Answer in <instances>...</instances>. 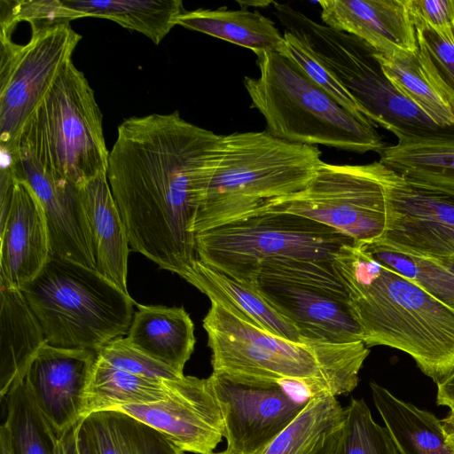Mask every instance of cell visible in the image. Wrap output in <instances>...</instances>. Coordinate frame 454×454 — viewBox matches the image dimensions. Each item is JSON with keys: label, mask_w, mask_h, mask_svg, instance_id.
<instances>
[{"label": "cell", "mask_w": 454, "mask_h": 454, "mask_svg": "<svg viewBox=\"0 0 454 454\" xmlns=\"http://www.w3.org/2000/svg\"><path fill=\"white\" fill-rule=\"evenodd\" d=\"M382 168L380 161L363 165L323 161L304 189L270 200L249 216L297 215L325 224L356 243L376 242L387 224Z\"/></svg>", "instance_id": "10"}, {"label": "cell", "mask_w": 454, "mask_h": 454, "mask_svg": "<svg viewBox=\"0 0 454 454\" xmlns=\"http://www.w3.org/2000/svg\"><path fill=\"white\" fill-rule=\"evenodd\" d=\"M96 356L97 351L46 343L27 368L24 381L60 435L82 420L85 391Z\"/></svg>", "instance_id": "17"}, {"label": "cell", "mask_w": 454, "mask_h": 454, "mask_svg": "<svg viewBox=\"0 0 454 454\" xmlns=\"http://www.w3.org/2000/svg\"><path fill=\"white\" fill-rule=\"evenodd\" d=\"M442 423L447 434L448 442L454 450V416L449 415L442 420Z\"/></svg>", "instance_id": "43"}, {"label": "cell", "mask_w": 454, "mask_h": 454, "mask_svg": "<svg viewBox=\"0 0 454 454\" xmlns=\"http://www.w3.org/2000/svg\"><path fill=\"white\" fill-rule=\"evenodd\" d=\"M363 342L407 353L436 384L454 370V309L378 262L363 243L333 259Z\"/></svg>", "instance_id": "2"}, {"label": "cell", "mask_w": 454, "mask_h": 454, "mask_svg": "<svg viewBox=\"0 0 454 454\" xmlns=\"http://www.w3.org/2000/svg\"><path fill=\"white\" fill-rule=\"evenodd\" d=\"M62 454H74L71 429L65 434Z\"/></svg>", "instance_id": "44"}, {"label": "cell", "mask_w": 454, "mask_h": 454, "mask_svg": "<svg viewBox=\"0 0 454 454\" xmlns=\"http://www.w3.org/2000/svg\"><path fill=\"white\" fill-rule=\"evenodd\" d=\"M171 380L137 375L114 367L97 356L85 391L82 419L122 405L163 400L169 393Z\"/></svg>", "instance_id": "29"}, {"label": "cell", "mask_w": 454, "mask_h": 454, "mask_svg": "<svg viewBox=\"0 0 454 454\" xmlns=\"http://www.w3.org/2000/svg\"><path fill=\"white\" fill-rule=\"evenodd\" d=\"M406 4L414 27L440 36L454 30V0H406Z\"/></svg>", "instance_id": "39"}, {"label": "cell", "mask_w": 454, "mask_h": 454, "mask_svg": "<svg viewBox=\"0 0 454 454\" xmlns=\"http://www.w3.org/2000/svg\"><path fill=\"white\" fill-rule=\"evenodd\" d=\"M221 136L177 111L124 120L106 177L129 247L184 280L197 261L193 222L215 170Z\"/></svg>", "instance_id": "1"}, {"label": "cell", "mask_w": 454, "mask_h": 454, "mask_svg": "<svg viewBox=\"0 0 454 454\" xmlns=\"http://www.w3.org/2000/svg\"><path fill=\"white\" fill-rule=\"evenodd\" d=\"M111 411L148 425L184 452L215 454L223 437L221 409L209 378L184 375L170 381L169 393L163 400Z\"/></svg>", "instance_id": "15"}, {"label": "cell", "mask_w": 454, "mask_h": 454, "mask_svg": "<svg viewBox=\"0 0 454 454\" xmlns=\"http://www.w3.org/2000/svg\"><path fill=\"white\" fill-rule=\"evenodd\" d=\"M83 17L113 20L159 44L185 10L181 0H63Z\"/></svg>", "instance_id": "30"}, {"label": "cell", "mask_w": 454, "mask_h": 454, "mask_svg": "<svg viewBox=\"0 0 454 454\" xmlns=\"http://www.w3.org/2000/svg\"><path fill=\"white\" fill-rule=\"evenodd\" d=\"M12 454H62L60 435L36 404L24 380L1 398Z\"/></svg>", "instance_id": "31"}, {"label": "cell", "mask_w": 454, "mask_h": 454, "mask_svg": "<svg viewBox=\"0 0 454 454\" xmlns=\"http://www.w3.org/2000/svg\"><path fill=\"white\" fill-rule=\"evenodd\" d=\"M0 454H12L9 434L3 424L0 428Z\"/></svg>", "instance_id": "42"}, {"label": "cell", "mask_w": 454, "mask_h": 454, "mask_svg": "<svg viewBox=\"0 0 454 454\" xmlns=\"http://www.w3.org/2000/svg\"><path fill=\"white\" fill-rule=\"evenodd\" d=\"M353 243L325 224L288 213L252 215L195 233L198 260L254 287L269 262H331Z\"/></svg>", "instance_id": "7"}, {"label": "cell", "mask_w": 454, "mask_h": 454, "mask_svg": "<svg viewBox=\"0 0 454 454\" xmlns=\"http://www.w3.org/2000/svg\"><path fill=\"white\" fill-rule=\"evenodd\" d=\"M323 24L351 34L386 55L418 51L406 0H321Z\"/></svg>", "instance_id": "19"}, {"label": "cell", "mask_w": 454, "mask_h": 454, "mask_svg": "<svg viewBox=\"0 0 454 454\" xmlns=\"http://www.w3.org/2000/svg\"><path fill=\"white\" fill-rule=\"evenodd\" d=\"M376 58L395 87L434 123L454 126V105L430 79L418 51L401 55H386L376 51Z\"/></svg>", "instance_id": "32"}, {"label": "cell", "mask_w": 454, "mask_h": 454, "mask_svg": "<svg viewBox=\"0 0 454 454\" xmlns=\"http://www.w3.org/2000/svg\"><path fill=\"white\" fill-rule=\"evenodd\" d=\"M379 154L381 164L406 180L454 195V140L397 143Z\"/></svg>", "instance_id": "28"}, {"label": "cell", "mask_w": 454, "mask_h": 454, "mask_svg": "<svg viewBox=\"0 0 454 454\" xmlns=\"http://www.w3.org/2000/svg\"><path fill=\"white\" fill-rule=\"evenodd\" d=\"M213 372L251 383H292L310 396L348 394L370 350L363 342H294L274 335L232 308L211 301L203 319Z\"/></svg>", "instance_id": "3"}, {"label": "cell", "mask_w": 454, "mask_h": 454, "mask_svg": "<svg viewBox=\"0 0 454 454\" xmlns=\"http://www.w3.org/2000/svg\"><path fill=\"white\" fill-rule=\"evenodd\" d=\"M332 454H400L388 429L377 424L363 399L352 398Z\"/></svg>", "instance_id": "34"}, {"label": "cell", "mask_w": 454, "mask_h": 454, "mask_svg": "<svg viewBox=\"0 0 454 454\" xmlns=\"http://www.w3.org/2000/svg\"><path fill=\"white\" fill-rule=\"evenodd\" d=\"M47 344L98 351L127 334L137 302L97 270L51 255L21 287Z\"/></svg>", "instance_id": "6"}, {"label": "cell", "mask_w": 454, "mask_h": 454, "mask_svg": "<svg viewBox=\"0 0 454 454\" xmlns=\"http://www.w3.org/2000/svg\"><path fill=\"white\" fill-rule=\"evenodd\" d=\"M215 454H228V453H226L225 451H223V452L215 453Z\"/></svg>", "instance_id": "45"}, {"label": "cell", "mask_w": 454, "mask_h": 454, "mask_svg": "<svg viewBox=\"0 0 454 454\" xmlns=\"http://www.w3.org/2000/svg\"><path fill=\"white\" fill-rule=\"evenodd\" d=\"M71 434H72V429H71ZM72 442H73V439H72ZM73 450H74V446H73Z\"/></svg>", "instance_id": "46"}, {"label": "cell", "mask_w": 454, "mask_h": 454, "mask_svg": "<svg viewBox=\"0 0 454 454\" xmlns=\"http://www.w3.org/2000/svg\"><path fill=\"white\" fill-rule=\"evenodd\" d=\"M414 27L425 71L454 105V31L440 36L427 28Z\"/></svg>", "instance_id": "36"}, {"label": "cell", "mask_w": 454, "mask_h": 454, "mask_svg": "<svg viewBox=\"0 0 454 454\" xmlns=\"http://www.w3.org/2000/svg\"><path fill=\"white\" fill-rule=\"evenodd\" d=\"M186 281L210 301L223 303L269 333L294 342H305L294 325L256 287L241 283L197 259Z\"/></svg>", "instance_id": "23"}, {"label": "cell", "mask_w": 454, "mask_h": 454, "mask_svg": "<svg viewBox=\"0 0 454 454\" xmlns=\"http://www.w3.org/2000/svg\"><path fill=\"white\" fill-rule=\"evenodd\" d=\"M283 35L286 42L285 54L295 61L312 81L341 106L353 113L363 114L360 106L354 98L311 53L306 44L286 29Z\"/></svg>", "instance_id": "37"}, {"label": "cell", "mask_w": 454, "mask_h": 454, "mask_svg": "<svg viewBox=\"0 0 454 454\" xmlns=\"http://www.w3.org/2000/svg\"><path fill=\"white\" fill-rule=\"evenodd\" d=\"M228 454H262L298 415L306 402L294 399L279 383H251L212 372Z\"/></svg>", "instance_id": "14"}, {"label": "cell", "mask_w": 454, "mask_h": 454, "mask_svg": "<svg viewBox=\"0 0 454 454\" xmlns=\"http://www.w3.org/2000/svg\"><path fill=\"white\" fill-rule=\"evenodd\" d=\"M39 321L19 288L0 283V395L22 381L46 344Z\"/></svg>", "instance_id": "22"}, {"label": "cell", "mask_w": 454, "mask_h": 454, "mask_svg": "<svg viewBox=\"0 0 454 454\" xmlns=\"http://www.w3.org/2000/svg\"><path fill=\"white\" fill-rule=\"evenodd\" d=\"M89 222L97 270L129 294V239L107 177H96L79 187Z\"/></svg>", "instance_id": "20"}, {"label": "cell", "mask_w": 454, "mask_h": 454, "mask_svg": "<svg viewBox=\"0 0 454 454\" xmlns=\"http://www.w3.org/2000/svg\"><path fill=\"white\" fill-rule=\"evenodd\" d=\"M74 185L106 176L102 114L94 91L72 60L24 126L18 145Z\"/></svg>", "instance_id": "8"}, {"label": "cell", "mask_w": 454, "mask_h": 454, "mask_svg": "<svg viewBox=\"0 0 454 454\" xmlns=\"http://www.w3.org/2000/svg\"><path fill=\"white\" fill-rule=\"evenodd\" d=\"M176 25L245 47L254 54L274 51L285 54L284 35L275 22L258 12L247 8L228 10L225 6L215 10L184 11Z\"/></svg>", "instance_id": "24"}, {"label": "cell", "mask_w": 454, "mask_h": 454, "mask_svg": "<svg viewBox=\"0 0 454 454\" xmlns=\"http://www.w3.org/2000/svg\"><path fill=\"white\" fill-rule=\"evenodd\" d=\"M127 341L137 350L184 375L195 345L194 325L183 308L137 303Z\"/></svg>", "instance_id": "21"}, {"label": "cell", "mask_w": 454, "mask_h": 454, "mask_svg": "<svg viewBox=\"0 0 454 454\" xmlns=\"http://www.w3.org/2000/svg\"><path fill=\"white\" fill-rule=\"evenodd\" d=\"M25 44L0 36V149L12 155L20 135L82 39L70 23L31 28Z\"/></svg>", "instance_id": "12"}, {"label": "cell", "mask_w": 454, "mask_h": 454, "mask_svg": "<svg viewBox=\"0 0 454 454\" xmlns=\"http://www.w3.org/2000/svg\"><path fill=\"white\" fill-rule=\"evenodd\" d=\"M81 427L96 454H185L148 425L115 411L91 413Z\"/></svg>", "instance_id": "27"}, {"label": "cell", "mask_w": 454, "mask_h": 454, "mask_svg": "<svg viewBox=\"0 0 454 454\" xmlns=\"http://www.w3.org/2000/svg\"><path fill=\"white\" fill-rule=\"evenodd\" d=\"M344 420L336 396H310L262 454H332Z\"/></svg>", "instance_id": "26"}, {"label": "cell", "mask_w": 454, "mask_h": 454, "mask_svg": "<svg viewBox=\"0 0 454 454\" xmlns=\"http://www.w3.org/2000/svg\"><path fill=\"white\" fill-rule=\"evenodd\" d=\"M2 160L29 184L41 201L48 225L51 255L97 270L90 229L79 187L43 166L22 145H19L10 156L2 155Z\"/></svg>", "instance_id": "16"}, {"label": "cell", "mask_w": 454, "mask_h": 454, "mask_svg": "<svg viewBox=\"0 0 454 454\" xmlns=\"http://www.w3.org/2000/svg\"><path fill=\"white\" fill-rule=\"evenodd\" d=\"M97 356L114 367L144 377L176 380L184 376L137 350L122 337L103 346Z\"/></svg>", "instance_id": "38"}, {"label": "cell", "mask_w": 454, "mask_h": 454, "mask_svg": "<svg viewBox=\"0 0 454 454\" xmlns=\"http://www.w3.org/2000/svg\"><path fill=\"white\" fill-rule=\"evenodd\" d=\"M262 275L257 290L298 329L304 341H363L347 290L333 262L293 260Z\"/></svg>", "instance_id": "11"}, {"label": "cell", "mask_w": 454, "mask_h": 454, "mask_svg": "<svg viewBox=\"0 0 454 454\" xmlns=\"http://www.w3.org/2000/svg\"><path fill=\"white\" fill-rule=\"evenodd\" d=\"M381 177L387 224L378 241L414 255L453 256L454 195L415 184L384 165Z\"/></svg>", "instance_id": "13"}, {"label": "cell", "mask_w": 454, "mask_h": 454, "mask_svg": "<svg viewBox=\"0 0 454 454\" xmlns=\"http://www.w3.org/2000/svg\"><path fill=\"white\" fill-rule=\"evenodd\" d=\"M321 154L317 145L291 143L266 130L222 135L193 232L246 218L264 202L304 189L323 162Z\"/></svg>", "instance_id": "4"}, {"label": "cell", "mask_w": 454, "mask_h": 454, "mask_svg": "<svg viewBox=\"0 0 454 454\" xmlns=\"http://www.w3.org/2000/svg\"><path fill=\"white\" fill-rule=\"evenodd\" d=\"M370 387L374 404L400 454H454L442 420L398 399L375 382Z\"/></svg>", "instance_id": "25"}, {"label": "cell", "mask_w": 454, "mask_h": 454, "mask_svg": "<svg viewBox=\"0 0 454 454\" xmlns=\"http://www.w3.org/2000/svg\"><path fill=\"white\" fill-rule=\"evenodd\" d=\"M302 40L340 82L375 127L393 133L397 143L454 140V126L434 123L384 74L376 51L360 38L313 23Z\"/></svg>", "instance_id": "9"}, {"label": "cell", "mask_w": 454, "mask_h": 454, "mask_svg": "<svg viewBox=\"0 0 454 454\" xmlns=\"http://www.w3.org/2000/svg\"><path fill=\"white\" fill-rule=\"evenodd\" d=\"M258 77L245 76L244 86L275 137L307 145H325L380 153L386 145L375 125L341 106L286 54H255Z\"/></svg>", "instance_id": "5"}, {"label": "cell", "mask_w": 454, "mask_h": 454, "mask_svg": "<svg viewBox=\"0 0 454 454\" xmlns=\"http://www.w3.org/2000/svg\"><path fill=\"white\" fill-rule=\"evenodd\" d=\"M365 248L378 262L415 282L454 309V255L419 256L381 242L367 244Z\"/></svg>", "instance_id": "33"}, {"label": "cell", "mask_w": 454, "mask_h": 454, "mask_svg": "<svg viewBox=\"0 0 454 454\" xmlns=\"http://www.w3.org/2000/svg\"><path fill=\"white\" fill-rule=\"evenodd\" d=\"M50 256L48 225L41 201L29 184L15 174L8 210L0 219V283L21 289Z\"/></svg>", "instance_id": "18"}, {"label": "cell", "mask_w": 454, "mask_h": 454, "mask_svg": "<svg viewBox=\"0 0 454 454\" xmlns=\"http://www.w3.org/2000/svg\"><path fill=\"white\" fill-rule=\"evenodd\" d=\"M72 439L74 454H96L81 427V421L72 428Z\"/></svg>", "instance_id": "41"}, {"label": "cell", "mask_w": 454, "mask_h": 454, "mask_svg": "<svg viewBox=\"0 0 454 454\" xmlns=\"http://www.w3.org/2000/svg\"><path fill=\"white\" fill-rule=\"evenodd\" d=\"M0 4V36L11 37L13 28L21 21L37 28L82 18L63 0H2Z\"/></svg>", "instance_id": "35"}, {"label": "cell", "mask_w": 454, "mask_h": 454, "mask_svg": "<svg viewBox=\"0 0 454 454\" xmlns=\"http://www.w3.org/2000/svg\"><path fill=\"white\" fill-rule=\"evenodd\" d=\"M436 403L438 405L449 407V415L454 416V370L437 384Z\"/></svg>", "instance_id": "40"}]
</instances>
